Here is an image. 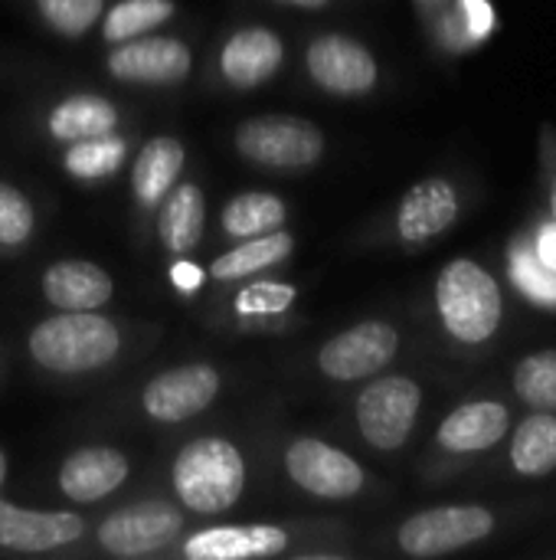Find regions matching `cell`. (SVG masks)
<instances>
[{
	"mask_svg": "<svg viewBox=\"0 0 556 560\" xmlns=\"http://www.w3.org/2000/svg\"><path fill=\"white\" fill-rule=\"evenodd\" d=\"M459 190L446 177H426L406 190L397 213V233L403 243L419 246L442 236L459 220Z\"/></svg>",
	"mask_w": 556,
	"mask_h": 560,
	"instance_id": "obj_13",
	"label": "cell"
},
{
	"mask_svg": "<svg viewBox=\"0 0 556 560\" xmlns=\"http://www.w3.org/2000/svg\"><path fill=\"white\" fill-rule=\"evenodd\" d=\"M121 161H125V141L115 135L72 141V148L66 151V171L75 177H105L118 171Z\"/></svg>",
	"mask_w": 556,
	"mask_h": 560,
	"instance_id": "obj_28",
	"label": "cell"
},
{
	"mask_svg": "<svg viewBox=\"0 0 556 560\" xmlns=\"http://www.w3.org/2000/svg\"><path fill=\"white\" fill-rule=\"evenodd\" d=\"M423 3H442V0H423Z\"/></svg>",
	"mask_w": 556,
	"mask_h": 560,
	"instance_id": "obj_37",
	"label": "cell"
},
{
	"mask_svg": "<svg viewBox=\"0 0 556 560\" xmlns=\"http://www.w3.org/2000/svg\"><path fill=\"white\" fill-rule=\"evenodd\" d=\"M288 548V535L272 525L259 528H210L193 535L184 545V555L193 560H242L282 555Z\"/></svg>",
	"mask_w": 556,
	"mask_h": 560,
	"instance_id": "obj_19",
	"label": "cell"
},
{
	"mask_svg": "<svg viewBox=\"0 0 556 560\" xmlns=\"http://www.w3.org/2000/svg\"><path fill=\"white\" fill-rule=\"evenodd\" d=\"M511 387L531 410H556V348L521 358Z\"/></svg>",
	"mask_w": 556,
	"mask_h": 560,
	"instance_id": "obj_26",
	"label": "cell"
},
{
	"mask_svg": "<svg viewBox=\"0 0 556 560\" xmlns=\"http://www.w3.org/2000/svg\"><path fill=\"white\" fill-rule=\"evenodd\" d=\"M292 299H295V289H288V285H259L239 299V312H279Z\"/></svg>",
	"mask_w": 556,
	"mask_h": 560,
	"instance_id": "obj_32",
	"label": "cell"
},
{
	"mask_svg": "<svg viewBox=\"0 0 556 560\" xmlns=\"http://www.w3.org/2000/svg\"><path fill=\"white\" fill-rule=\"evenodd\" d=\"M282 59H285L282 39L265 26H249L226 39L220 52V69L226 82H233L236 89H256L282 66Z\"/></svg>",
	"mask_w": 556,
	"mask_h": 560,
	"instance_id": "obj_16",
	"label": "cell"
},
{
	"mask_svg": "<svg viewBox=\"0 0 556 560\" xmlns=\"http://www.w3.org/2000/svg\"><path fill=\"white\" fill-rule=\"evenodd\" d=\"M118 112L108 98L98 95H69L49 112V131L56 141H85L111 135Z\"/></svg>",
	"mask_w": 556,
	"mask_h": 560,
	"instance_id": "obj_23",
	"label": "cell"
},
{
	"mask_svg": "<svg viewBox=\"0 0 556 560\" xmlns=\"http://www.w3.org/2000/svg\"><path fill=\"white\" fill-rule=\"evenodd\" d=\"M111 279L85 259H62L43 272V295L62 312H95L111 299Z\"/></svg>",
	"mask_w": 556,
	"mask_h": 560,
	"instance_id": "obj_17",
	"label": "cell"
},
{
	"mask_svg": "<svg viewBox=\"0 0 556 560\" xmlns=\"http://www.w3.org/2000/svg\"><path fill=\"white\" fill-rule=\"evenodd\" d=\"M547 207H551V217L556 220V174L554 180H551V194H547Z\"/></svg>",
	"mask_w": 556,
	"mask_h": 560,
	"instance_id": "obj_35",
	"label": "cell"
},
{
	"mask_svg": "<svg viewBox=\"0 0 556 560\" xmlns=\"http://www.w3.org/2000/svg\"><path fill=\"white\" fill-rule=\"evenodd\" d=\"M292 482L318 499H354L364 489V469L341 450L321 440H298L285 453Z\"/></svg>",
	"mask_w": 556,
	"mask_h": 560,
	"instance_id": "obj_9",
	"label": "cell"
},
{
	"mask_svg": "<svg viewBox=\"0 0 556 560\" xmlns=\"http://www.w3.org/2000/svg\"><path fill=\"white\" fill-rule=\"evenodd\" d=\"M400 351V331L387 322H360L318 351V368L334 381H364L380 374Z\"/></svg>",
	"mask_w": 556,
	"mask_h": 560,
	"instance_id": "obj_8",
	"label": "cell"
},
{
	"mask_svg": "<svg viewBox=\"0 0 556 560\" xmlns=\"http://www.w3.org/2000/svg\"><path fill=\"white\" fill-rule=\"evenodd\" d=\"M292 246H295V240L285 230H272V233H262V236H249L242 246H236L233 253L220 256L210 266V276L213 279H223V282L252 276L259 269H269V266L282 262L292 253Z\"/></svg>",
	"mask_w": 556,
	"mask_h": 560,
	"instance_id": "obj_24",
	"label": "cell"
},
{
	"mask_svg": "<svg viewBox=\"0 0 556 560\" xmlns=\"http://www.w3.org/2000/svg\"><path fill=\"white\" fill-rule=\"evenodd\" d=\"M285 217H288V207L282 197L265 194V190H252V194H239L236 200L226 203L223 230L236 240H249V236L282 230Z\"/></svg>",
	"mask_w": 556,
	"mask_h": 560,
	"instance_id": "obj_25",
	"label": "cell"
},
{
	"mask_svg": "<svg viewBox=\"0 0 556 560\" xmlns=\"http://www.w3.org/2000/svg\"><path fill=\"white\" fill-rule=\"evenodd\" d=\"M511 279L534 299V302H547L556 305V272L551 266H544L537 259L534 249L528 246H518L514 256H511Z\"/></svg>",
	"mask_w": 556,
	"mask_h": 560,
	"instance_id": "obj_30",
	"label": "cell"
},
{
	"mask_svg": "<svg viewBox=\"0 0 556 560\" xmlns=\"http://www.w3.org/2000/svg\"><path fill=\"white\" fill-rule=\"evenodd\" d=\"M537 259L544 262V266H551L556 272V220H551L547 226H541V233H537Z\"/></svg>",
	"mask_w": 556,
	"mask_h": 560,
	"instance_id": "obj_33",
	"label": "cell"
},
{
	"mask_svg": "<svg viewBox=\"0 0 556 560\" xmlns=\"http://www.w3.org/2000/svg\"><path fill=\"white\" fill-rule=\"evenodd\" d=\"M33 233V207L26 194L0 180V246H20Z\"/></svg>",
	"mask_w": 556,
	"mask_h": 560,
	"instance_id": "obj_31",
	"label": "cell"
},
{
	"mask_svg": "<svg viewBox=\"0 0 556 560\" xmlns=\"http://www.w3.org/2000/svg\"><path fill=\"white\" fill-rule=\"evenodd\" d=\"M174 489L197 515L229 512L246 489V459L226 440H193L174 459Z\"/></svg>",
	"mask_w": 556,
	"mask_h": 560,
	"instance_id": "obj_2",
	"label": "cell"
},
{
	"mask_svg": "<svg viewBox=\"0 0 556 560\" xmlns=\"http://www.w3.org/2000/svg\"><path fill=\"white\" fill-rule=\"evenodd\" d=\"M184 528V512L167 502H144L108 515L98 525V545L115 558H144L167 548Z\"/></svg>",
	"mask_w": 556,
	"mask_h": 560,
	"instance_id": "obj_7",
	"label": "cell"
},
{
	"mask_svg": "<svg viewBox=\"0 0 556 560\" xmlns=\"http://www.w3.org/2000/svg\"><path fill=\"white\" fill-rule=\"evenodd\" d=\"M39 13L62 36H82L105 10V0H36Z\"/></svg>",
	"mask_w": 556,
	"mask_h": 560,
	"instance_id": "obj_29",
	"label": "cell"
},
{
	"mask_svg": "<svg viewBox=\"0 0 556 560\" xmlns=\"http://www.w3.org/2000/svg\"><path fill=\"white\" fill-rule=\"evenodd\" d=\"M85 535V525L79 515L69 512H29L10 502H0V548L10 551H52L62 545H72Z\"/></svg>",
	"mask_w": 556,
	"mask_h": 560,
	"instance_id": "obj_14",
	"label": "cell"
},
{
	"mask_svg": "<svg viewBox=\"0 0 556 560\" xmlns=\"http://www.w3.org/2000/svg\"><path fill=\"white\" fill-rule=\"evenodd\" d=\"M121 348L118 328L92 312H62L46 318L29 335V354L36 364L56 374H88L105 368Z\"/></svg>",
	"mask_w": 556,
	"mask_h": 560,
	"instance_id": "obj_3",
	"label": "cell"
},
{
	"mask_svg": "<svg viewBox=\"0 0 556 560\" xmlns=\"http://www.w3.org/2000/svg\"><path fill=\"white\" fill-rule=\"evenodd\" d=\"M511 469L524 479H541L556 469V410H534L511 436Z\"/></svg>",
	"mask_w": 556,
	"mask_h": 560,
	"instance_id": "obj_20",
	"label": "cell"
},
{
	"mask_svg": "<svg viewBox=\"0 0 556 560\" xmlns=\"http://www.w3.org/2000/svg\"><path fill=\"white\" fill-rule=\"evenodd\" d=\"M282 3H292V7H305V10H318V7H324V3H331V0H282Z\"/></svg>",
	"mask_w": 556,
	"mask_h": 560,
	"instance_id": "obj_34",
	"label": "cell"
},
{
	"mask_svg": "<svg viewBox=\"0 0 556 560\" xmlns=\"http://www.w3.org/2000/svg\"><path fill=\"white\" fill-rule=\"evenodd\" d=\"M184 161H187V151H184V144L177 138H154V141H147L141 148L138 161H134V174H131L134 194L144 203H161L170 194Z\"/></svg>",
	"mask_w": 556,
	"mask_h": 560,
	"instance_id": "obj_22",
	"label": "cell"
},
{
	"mask_svg": "<svg viewBox=\"0 0 556 560\" xmlns=\"http://www.w3.org/2000/svg\"><path fill=\"white\" fill-rule=\"evenodd\" d=\"M308 72L321 89L334 95H364L377 85L380 75L374 52L341 33L318 36L308 46Z\"/></svg>",
	"mask_w": 556,
	"mask_h": 560,
	"instance_id": "obj_10",
	"label": "cell"
},
{
	"mask_svg": "<svg viewBox=\"0 0 556 560\" xmlns=\"http://www.w3.org/2000/svg\"><path fill=\"white\" fill-rule=\"evenodd\" d=\"M495 528L498 518L485 505H439L406 518L397 541L410 558H442L488 541Z\"/></svg>",
	"mask_w": 556,
	"mask_h": 560,
	"instance_id": "obj_4",
	"label": "cell"
},
{
	"mask_svg": "<svg viewBox=\"0 0 556 560\" xmlns=\"http://www.w3.org/2000/svg\"><path fill=\"white\" fill-rule=\"evenodd\" d=\"M436 312L459 345H488L505 322V292L475 259H452L436 279Z\"/></svg>",
	"mask_w": 556,
	"mask_h": 560,
	"instance_id": "obj_1",
	"label": "cell"
},
{
	"mask_svg": "<svg viewBox=\"0 0 556 560\" xmlns=\"http://www.w3.org/2000/svg\"><path fill=\"white\" fill-rule=\"evenodd\" d=\"M190 66H193L190 46L174 36L125 39L108 56L111 75H118L125 82H151V85L180 82V79H187Z\"/></svg>",
	"mask_w": 556,
	"mask_h": 560,
	"instance_id": "obj_12",
	"label": "cell"
},
{
	"mask_svg": "<svg viewBox=\"0 0 556 560\" xmlns=\"http://www.w3.org/2000/svg\"><path fill=\"white\" fill-rule=\"evenodd\" d=\"M206 226V203L203 190L197 184H184L174 194H167L157 220V236L170 253H190Z\"/></svg>",
	"mask_w": 556,
	"mask_h": 560,
	"instance_id": "obj_21",
	"label": "cell"
},
{
	"mask_svg": "<svg viewBox=\"0 0 556 560\" xmlns=\"http://www.w3.org/2000/svg\"><path fill=\"white\" fill-rule=\"evenodd\" d=\"M220 390V374L210 364H187L157 374L144 394V410L161 423H184L197 413H203Z\"/></svg>",
	"mask_w": 556,
	"mask_h": 560,
	"instance_id": "obj_11",
	"label": "cell"
},
{
	"mask_svg": "<svg viewBox=\"0 0 556 560\" xmlns=\"http://www.w3.org/2000/svg\"><path fill=\"white\" fill-rule=\"evenodd\" d=\"M508 433H511V410L501 400H472L456 407L442 420L436 440L446 453L469 456L498 446Z\"/></svg>",
	"mask_w": 556,
	"mask_h": 560,
	"instance_id": "obj_15",
	"label": "cell"
},
{
	"mask_svg": "<svg viewBox=\"0 0 556 560\" xmlns=\"http://www.w3.org/2000/svg\"><path fill=\"white\" fill-rule=\"evenodd\" d=\"M423 407V390L413 377L393 374L364 387L357 397V427L364 440L383 453L406 446Z\"/></svg>",
	"mask_w": 556,
	"mask_h": 560,
	"instance_id": "obj_6",
	"label": "cell"
},
{
	"mask_svg": "<svg viewBox=\"0 0 556 560\" xmlns=\"http://www.w3.org/2000/svg\"><path fill=\"white\" fill-rule=\"evenodd\" d=\"M128 479V459L108 446H88L72 453L59 469V489L72 502H98Z\"/></svg>",
	"mask_w": 556,
	"mask_h": 560,
	"instance_id": "obj_18",
	"label": "cell"
},
{
	"mask_svg": "<svg viewBox=\"0 0 556 560\" xmlns=\"http://www.w3.org/2000/svg\"><path fill=\"white\" fill-rule=\"evenodd\" d=\"M236 148L262 167H311L324 154V135L305 118L265 115L236 128Z\"/></svg>",
	"mask_w": 556,
	"mask_h": 560,
	"instance_id": "obj_5",
	"label": "cell"
},
{
	"mask_svg": "<svg viewBox=\"0 0 556 560\" xmlns=\"http://www.w3.org/2000/svg\"><path fill=\"white\" fill-rule=\"evenodd\" d=\"M3 479H7V456L0 453V486H3Z\"/></svg>",
	"mask_w": 556,
	"mask_h": 560,
	"instance_id": "obj_36",
	"label": "cell"
},
{
	"mask_svg": "<svg viewBox=\"0 0 556 560\" xmlns=\"http://www.w3.org/2000/svg\"><path fill=\"white\" fill-rule=\"evenodd\" d=\"M174 0H121L108 10L105 16V39L111 43H125L134 36H144L147 30L161 26L164 20L174 16Z\"/></svg>",
	"mask_w": 556,
	"mask_h": 560,
	"instance_id": "obj_27",
	"label": "cell"
}]
</instances>
